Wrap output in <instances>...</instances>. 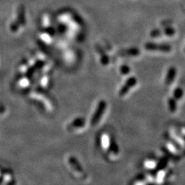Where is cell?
<instances>
[{
  "mask_svg": "<svg viewBox=\"0 0 185 185\" xmlns=\"http://www.w3.org/2000/svg\"><path fill=\"white\" fill-rule=\"evenodd\" d=\"M176 76V69L174 67H171L170 68L168 69L167 72V75L165 77V84L167 85H170L171 83L173 82Z\"/></svg>",
  "mask_w": 185,
  "mask_h": 185,
  "instance_id": "obj_5",
  "label": "cell"
},
{
  "mask_svg": "<svg viewBox=\"0 0 185 185\" xmlns=\"http://www.w3.org/2000/svg\"><path fill=\"white\" fill-rule=\"evenodd\" d=\"M167 139H168V140H169V141H170V143L173 145V146L176 148L177 150H182V147H181V146L178 143L177 141L175 140L174 139H172V138H171L170 136H167V137H166Z\"/></svg>",
  "mask_w": 185,
  "mask_h": 185,
  "instance_id": "obj_13",
  "label": "cell"
},
{
  "mask_svg": "<svg viewBox=\"0 0 185 185\" xmlns=\"http://www.w3.org/2000/svg\"><path fill=\"white\" fill-rule=\"evenodd\" d=\"M144 48L148 51H159L169 52L171 50V45L168 44H157V43L147 42L144 45Z\"/></svg>",
  "mask_w": 185,
  "mask_h": 185,
  "instance_id": "obj_1",
  "label": "cell"
},
{
  "mask_svg": "<svg viewBox=\"0 0 185 185\" xmlns=\"http://www.w3.org/2000/svg\"><path fill=\"white\" fill-rule=\"evenodd\" d=\"M99 54L101 55V62L103 64V65H107L110 62L109 56L104 51L100 52Z\"/></svg>",
  "mask_w": 185,
  "mask_h": 185,
  "instance_id": "obj_9",
  "label": "cell"
},
{
  "mask_svg": "<svg viewBox=\"0 0 185 185\" xmlns=\"http://www.w3.org/2000/svg\"><path fill=\"white\" fill-rule=\"evenodd\" d=\"M106 108V102L104 100H101L98 104V106L97 107L95 113L92 117L91 119V125L95 126L99 122L101 117H102L104 111Z\"/></svg>",
  "mask_w": 185,
  "mask_h": 185,
  "instance_id": "obj_2",
  "label": "cell"
},
{
  "mask_svg": "<svg viewBox=\"0 0 185 185\" xmlns=\"http://www.w3.org/2000/svg\"><path fill=\"white\" fill-rule=\"evenodd\" d=\"M140 54V50L136 48H131L129 49L121 50L117 55L121 56H136Z\"/></svg>",
  "mask_w": 185,
  "mask_h": 185,
  "instance_id": "obj_4",
  "label": "cell"
},
{
  "mask_svg": "<svg viewBox=\"0 0 185 185\" xmlns=\"http://www.w3.org/2000/svg\"><path fill=\"white\" fill-rule=\"evenodd\" d=\"M136 83L137 80L135 77H130V78H129L126 80L123 86L120 89L119 92V96L122 97L126 95L129 90L136 85Z\"/></svg>",
  "mask_w": 185,
  "mask_h": 185,
  "instance_id": "obj_3",
  "label": "cell"
},
{
  "mask_svg": "<svg viewBox=\"0 0 185 185\" xmlns=\"http://www.w3.org/2000/svg\"><path fill=\"white\" fill-rule=\"evenodd\" d=\"M184 52H185V49H184Z\"/></svg>",
  "mask_w": 185,
  "mask_h": 185,
  "instance_id": "obj_15",
  "label": "cell"
},
{
  "mask_svg": "<svg viewBox=\"0 0 185 185\" xmlns=\"http://www.w3.org/2000/svg\"><path fill=\"white\" fill-rule=\"evenodd\" d=\"M120 72L123 75H127L130 72V68L129 66L126 65H123L120 67Z\"/></svg>",
  "mask_w": 185,
  "mask_h": 185,
  "instance_id": "obj_11",
  "label": "cell"
},
{
  "mask_svg": "<svg viewBox=\"0 0 185 185\" xmlns=\"http://www.w3.org/2000/svg\"><path fill=\"white\" fill-rule=\"evenodd\" d=\"M164 35H167V36H173L175 35V30L173 28H171V27H167V28H164V30H163V32H162Z\"/></svg>",
  "mask_w": 185,
  "mask_h": 185,
  "instance_id": "obj_12",
  "label": "cell"
},
{
  "mask_svg": "<svg viewBox=\"0 0 185 185\" xmlns=\"http://www.w3.org/2000/svg\"><path fill=\"white\" fill-rule=\"evenodd\" d=\"M162 35V31L159 29H154L150 32V36L152 38H157Z\"/></svg>",
  "mask_w": 185,
  "mask_h": 185,
  "instance_id": "obj_14",
  "label": "cell"
},
{
  "mask_svg": "<svg viewBox=\"0 0 185 185\" xmlns=\"http://www.w3.org/2000/svg\"><path fill=\"white\" fill-rule=\"evenodd\" d=\"M109 150L114 154H118L119 153V147L116 143L115 140L114 138L112 137L110 139V144H109Z\"/></svg>",
  "mask_w": 185,
  "mask_h": 185,
  "instance_id": "obj_7",
  "label": "cell"
},
{
  "mask_svg": "<svg viewBox=\"0 0 185 185\" xmlns=\"http://www.w3.org/2000/svg\"><path fill=\"white\" fill-rule=\"evenodd\" d=\"M183 95H184V92L183 89L180 88V87H177V88L174 90L173 96L176 100H180L182 99Z\"/></svg>",
  "mask_w": 185,
  "mask_h": 185,
  "instance_id": "obj_8",
  "label": "cell"
},
{
  "mask_svg": "<svg viewBox=\"0 0 185 185\" xmlns=\"http://www.w3.org/2000/svg\"><path fill=\"white\" fill-rule=\"evenodd\" d=\"M167 104H168V108H169V110L171 113L176 112L177 110V104H176V100L174 99L173 97H171L168 99Z\"/></svg>",
  "mask_w": 185,
  "mask_h": 185,
  "instance_id": "obj_6",
  "label": "cell"
},
{
  "mask_svg": "<svg viewBox=\"0 0 185 185\" xmlns=\"http://www.w3.org/2000/svg\"><path fill=\"white\" fill-rule=\"evenodd\" d=\"M167 164V159L164 158V159H163L160 161L159 163L158 164L155 171H160V170H162V169H164V168L166 167Z\"/></svg>",
  "mask_w": 185,
  "mask_h": 185,
  "instance_id": "obj_10",
  "label": "cell"
}]
</instances>
